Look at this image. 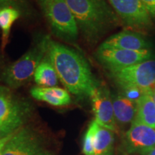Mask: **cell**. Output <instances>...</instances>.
<instances>
[{"mask_svg":"<svg viewBox=\"0 0 155 155\" xmlns=\"http://www.w3.org/2000/svg\"><path fill=\"white\" fill-rule=\"evenodd\" d=\"M47 54L58 79L67 91L80 97H91L100 83L88 62L76 50L50 39Z\"/></svg>","mask_w":155,"mask_h":155,"instance_id":"6da1fadb","label":"cell"},{"mask_svg":"<svg viewBox=\"0 0 155 155\" xmlns=\"http://www.w3.org/2000/svg\"><path fill=\"white\" fill-rule=\"evenodd\" d=\"M73 13L79 32L90 45L98 42L110 31L122 25L106 0H64Z\"/></svg>","mask_w":155,"mask_h":155,"instance_id":"7a4b0ae2","label":"cell"},{"mask_svg":"<svg viewBox=\"0 0 155 155\" xmlns=\"http://www.w3.org/2000/svg\"><path fill=\"white\" fill-rule=\"evenodd\" d=\"M50 39L47 35L39 38L22 57L3 70L1 81L11 88H19L30 81L39 64L47 54Z\"/></svg>","mask_w":155,"mask_h":155,"instance_id":"3957f363","label":"cell"},{"mask_svg":"<svg viewBox=\"0 0 155 155\" xmlns=\"http://www.w3.org/2000/svg\"><path fill=\"white\" fill-rule=\"evenodd\" d=\"M53 34L66 42H75L79 34L73 13L64 0H39Z\"/></svg>","mask_w":155,"mask_h":155,"instance_id":"277c9868","label":"cell"},{"mask_svg":"<svg viewBox=\"0 0 155 155\" xmlns=\"http://www.w3.org/2000/svg\"><path fill=\"white\" fill-rule=\"evenodd\" d=\"M108 1L126 30L144 35L154 28L153 19L141 0Z\"/></svg>","mask_w":155,"mask_h":155,"instance_id":"5b68a950","label":"cell"},{"mask_svg":"<svg viewBox=\"0 0 155 155\" xmlns=\"http://www.w3.org/2000/svg\"><path fill=\"white\" fill-rule=\"evenodd\" d=\"M108 75L119 88L137 86L153 89L155 86V60L150 59L125 68L108 71Z\"/></svg>","mask_w":155,"mask_h":155,"instance_id":"8992f818","label":"cell"},{"mask_svg":"<svg viewBox=\"0 0 155 155\" xmlns=\"http://www.w3.org/2000/svg\"><path fill=\"white\" fill-rule=\"evenodd\" d=\"M95 57L108 71H117L152 59V50H128L98 48Z\"/></svg>","mask_w":155,"mask_h":155,"instance_id":"52a82bcc","label":"cell"},{"mask_svg":"<svg viewBox=\"0 0 155 155\" xmlns=\"http://www.w3.org/2000/svg\"><path fill=\"white\" fill-rule=\"evenodd\" d=\"M95 121L114 132L119 131L114 116L111 94L106 86L100 85L90 97Z\"/></svg>","mask_w":155,"mask_h":155,"instance_id":"ba28073f","label":"cell"},{"mask_svg":"<svg viewBox=\"0 0 155 155\" xmlns=\"http://www.w3.org/2000/svg\"><path fill=\"white\" fill-rule=\"evenodd\" d=\"M124 144L129 154H144L155 147V129L134 120L125 134Z\"/></svg>","mask_w":155,"mask_h":155,"instance_id":"9c48e42d","label":"cell"},{"mask_svg":"<svg viewBox=\"0 0 155 155\" xmlns=\"http://www.w3.org/2000/svg\"><path fill=\"white\" fill-rule=\"evenodd\" d=\"M41 149L37 134L30 128L22 127L12 136L2 155H33Z\"/></svg>","mask_w":155,"mask_h":155,"instance_id":"30bf717a","label":"cell"},{"mask_svg":"<svg viewBox=\"0 0 155 155\" xmlns=\"http://www.w3.org/2000/svg\"><path fill=\"white\" fill-rule=\"evenodd\" d=\"M28 112V105L17 99L9 87L0 86V122L24 123Z\"/></svg>","mask_w":155,"mask_h":155,"instance_id":"8fae6325","label":"cell"},{"mask_svg":"<svg viewBox=\"0 0 155 155\" xmlns=\"http://www.w3.org/2000/svg\"><path fill=\"white\" fill-rule=\"evenodd\" d=\"M99 48L141 51L151 50V44L142 34L124 30L112 35L102 42Z\"/></svg>","mask_w":155,"mask_h":155,"instance_id":"7c38bea8","label":"cell"},{"mask_svg":"<svg viewBox=\"0 0 155 155\" xmlns=\"http://www.w3.org/2000/svg\"><path fill=\"white\" fill-rule=\"evenodd\" d=\"M114 112L118 127L125 128L134 121L137 114L138 104L129 100L121 93L111 94Z\"/></svg>","mask_w":155,"mask_h":155,"instance_id":"4fadbf2b","label":"cell"},{"mask_svg":"<svg viewBox=\"0 0 155 155\" xmlns=\"http://www.w3.org/2000/svg\"><path fill=\"white\" fill-rule=\"evenodd\" d=\"M30 94L35 99L54 106H66L71 103L68 91L56 86L50 88L34 87L30 90Z\"/></svg>","mask_w":155,"mask_h":155,"instance_id":"5bb4252c","label":"cell"},{"mask_svg":"<svg viewBox=\"0 0 155 155\" xmlns=\"http://www.w3.org/2000/svg\"><path fill=\"white\" fill-rule=\"evenodd\" d=\"M90 124L93 129L95 155H103L113 150L114 131L99 125L95 120Z\"/></svg>","mask_w":155,"mask_h":155,"instance_id":"9a60e30c","label":"cell"},{"mask_svg":"<svg viewBox=\"0 0 155 155\" xmlns=\"http://www.w3.org/2000/svg\"><path fill=\"white\" fill-rule=\"evenodd\" d=\"M34 80L38 87L50 88L57 86L58 83L57 73L48 54H46L37 68L34 75Z\"/></svg>","mask_w":155,"mask_h":155,"instance_id":"2e32d148","label":"cell"},{"mask_svg":"<svg viewBox=\"0 0 155 155\" xmlns=\"http://www.w3.org/2000/svg\"><path fill=\"white\" fill-rule=\"evenodd\" d=\"M152 91L147 92L139 100L135 120L155 129V102Z\"/></svg>","mask_w":155,"mask_h":155,"instance_id":"e0dca14e","label":"cell"},{"mask_svg":"<svg viewBox=\"0 0 155 155\" xmlns=\"http://www.w3.org/2000/svg\"><path fill=\"white\" fill-rule=\"evenodd\" d=\"M22 13L12 7L0 9V29L2 30V49L4 50L8 43L12 27Z\"/></svg>","mask_w":155,"mask_h":155,"instance_id":"ac0fdd59","label":"cell"},{"mask_svg":"<svg viewBox=\"0 0 155 155\" xmlns=\"http://www.w3.org/2000/svg\"><path fill=\"white\" fill-rule=\"evenodd\" d=\"M121 90V94H123L125 97L129 98V100L132 101L138 104L139 100L147 94V92L150 91L153 89H145L139 88L137 86H125L120 88Z\"/></svg>","mask_w":155,"mask_h":155,"instance_id":"d6986e66","label":"cell"},{"mask_svg":"<svg viewBox=\"0 0 155 155\" xmlns=\"http://www.w3.org/2000/svg\"><path fill=\"white\" fill-rule=\"evenodd\" d=\"M7 7L16 8L25 15L30 12L28 0H0V9Z\"/></svg>","mask_w":155,"mask_h":155,"instance_id":"ffe728a7","label":"cell"},{"mask_svg":"<svg viewBox=\"0 0 155 155\" xmlns=\"http://www.w3.org/2000/svg\"><path fill=\"white\" fill-rule=\"evenodd\" d=\"M23 124L20 121L0 122V140L19 130Z\"/></svg>","mask_w":155,"mask_h":155,"instance_id":"44dd1931","label":"cell"},{"mask_svg":"<svg viewBox=\"0 0 155 155\" xmlns=\"http://www.w3.org/2000/svg\"><path fill=\"white\" fill-rule=\"evenodd\" d=\"M83 153L85 155H95L94 146V134L91 124L84 135L83 141Z\"/></svg>","mask_w":155,"mask_h":155,"instance_id":"7402d4cb","label":"cell"},{"mask_svg":"<svg viewBox=\"0 0 155 155\" xmlns=\"http://www.w3.org/2000/svg\"><path fill=\"white\" fill-rule=\"evenodd\" d=\"M153 19H155V0H141Z\"/></svg>","mask_w":155,"mask_h":155,"instance_id":"603a6c76","label":"cell"},{"mask_svg":"<svg viewBox=\"0 0 155 155\" xmlns=\"http://www.w3.org/2000/svg\"><path fill=\"white\" fill-rule=\"evenodd\" d=\"M15 132H16V131H15ZM13 134H14V133L12 134L11 135H9V136H8V137H5V138H4L0 140V155H2L4 150H5L6 144H7V143L8 142V141L10 139L12 136Z\"/></svg>","mask_w":155,"mask_h":155,"instance_id":"cb8c5ba5","label":"cell"},{"mask_svg":"<svg viewBox=\"0 0 155 155\" xmlns=\"http://www.w3.org/2000/svg\"><path fill=\"white\" fill-rule=\"evenodd\" d=\"M33 155H52V154H50L49 152H48V151L46 150H44L42 148L41 150H40L36 153H35Z\"/></svg>","mask_w":155,"mask_h":155,"instance_id":"d4e9b609","label":"cell"},{"mask_svg":"<svg viewBox=\"0 0 155 155\" xmlns=\"http://www.w3.org/2000/svg\"><path fill=\"white\" fill-rule=\"evenodd\" d=\"M141 155H155V147H154V148L152 149V150H150L147 152L144 153V154H143Z\"/></svg>","mask_w":155,"mask_h":155,"instance_id":"484cf974","label":"cell"},{"mask_svg":"<svg viewBox=\"0 0 155 155\" xmlns=\"http://www.w3.org/2000/svg\"><path fill=\"white\" fill-rule=\"evenodd\" d=\"M103 155H114V150H112L111 151H109V152L106 153V154H103Z\"/></svg>","mask_w":155,"mask_h":155,"instance_id":"4316f807","label":"cell"},{"mask_svg":"<svg viewBox=\"0 0 155 155\" xmlns=\"http://www.w3.org/2000/svg\"><path fill=\"white\" fill-rule=\"evenodd\" d=\"M152 95H153V98H154V101L155 102V86L153 88V91H152Z\"/></svg>","mask_w":155,"mask_h":155,"instance_id":"83f0119b","label":"cell"}]
</instances>
